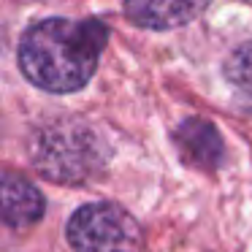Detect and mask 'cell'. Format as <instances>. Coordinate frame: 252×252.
I'll list each match as a JSON object with an SVG mask.
<instances>
[{"label":"cell","instance_id":"8992f818","mask_svg":"<svg viewBox=\"0 0 252 252\" xmlns=\"http://www.w3.org/2000/svg\"><path fill=\"white\" fill-rule=\"evenodd\" d=\"M176 144H179L182 155L187 158V163L212 168L222 158V144H220L217 130L201 120H187L176 130Z\"/></svg>","mask_w":252,"mask_h":252},{"label":"cell","instance_id":"5b68a950","mask_svg":"<svg viewBox=\"0 0 252 252\" xmlns=\"http://www.w3.org/2000/svg\"><path fill=\"white\" fill-rule=\"evenodd\" d=\"M44 214V195L19 176L0 174V222L11 228L35 225Z\"/></svg>","mask_w":252,"mask_h":252},{"label":"cell","instance_id":"6da1fadb","mask_svg":"<svg viewBox=\"0 0 252 252\" xmlns=\"http://www.w3.org/2000/svg\"><path fill=\"white\" fill-rule=\"evenodd\" d=\"M106 30L98 22L46 19L30 28L19 46L25 76L49 93H73L93 79Z\"/></svg>","mask_w":252,"mask_h":252},{"label":"cell","instance_id":"3957f363","mask_svg":"<svg viewBox=\"0 0 252 252\" xmlns=\"http://www.w3.org/2000/svg\"><path fill=\"white\" fill-rule=\"evenodd\" d=\"M68 241L76 252H141L138 222L114 203H87L68 222Z\"/></svg>","mask_w":252,"mask_h":252},{"label":"cell","instance_id":"52a82bcc","mask_svg":"<svg viewBox=\"0 0 252 252\" xmlns=\"http://www.w3.org/2000/svg\"><path fill=\"white\" fill-rule=\"evenodd\" d=\"M225 76L233 84L236 95L252 109V44H244L225 63Z\"/></svg>","mask_w":252,"mask_h":252},{"label":"cell","instance_id":"277c9868","mask_svg":"<svg viewBox=\"0 0 252 252\" xmlns=\"http://www.w3.org/2000/svg\"><path fill=\"white\" fill-rule=\"evenodd\" d=\"M209 0H125V11L141 28L171 30L192 22Z\"/></svg>","mask_w":252,"mask_h":252},{"label":"cell","instance_id":"7a4b0ae2","mask_svg":"<svg viewBox=\"0 0 252 252\" xmlns=\"http://www.w3.org/2000/svg\"><path fill=\"white\" fill-rule=\"evenodd\" d=\"M106 155L93 130L79 122L52 125L35 147V165L41 174L60 182H82L103 165Z\"/></svg>","mask_w":252,"mask_h":252}]
</instances>
